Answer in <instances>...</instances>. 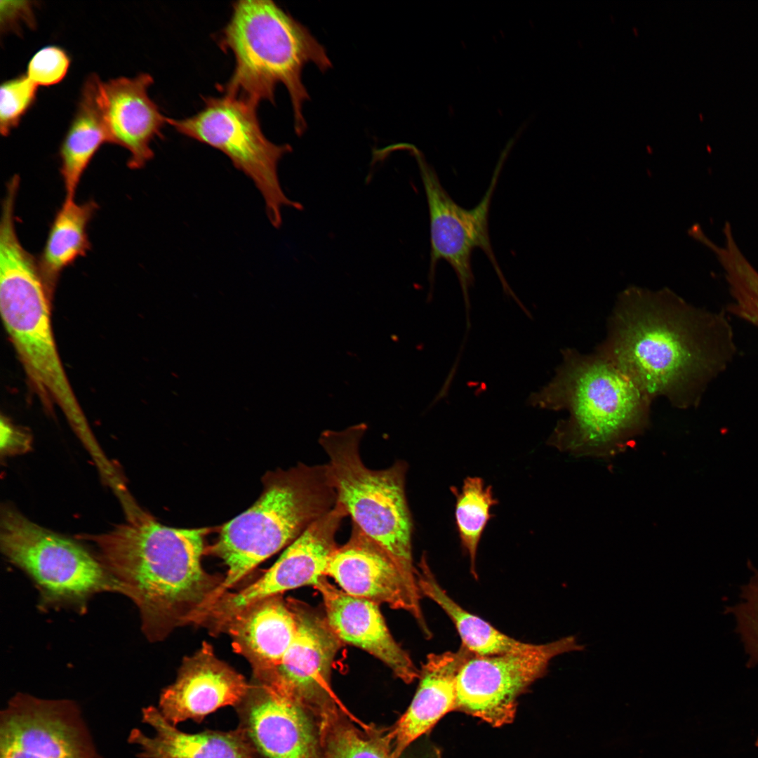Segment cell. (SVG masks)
I'll return each mask as SVG.
<instances>
[{
    "instance_id": "6da1fadb",
    "label": "cell",
    "mask_w": 758,
    "mask_h": 758,
    "mask_svg": "<svg viewBox=\"0 0 758 758\" xmlns=\"http://www.w3.org/2000/svg\"><path fill=\"white\" fill-rule=\"evenodd\" d=\"M649 397L679 408L696 407L736 356L723 313L698 308L668 289L622 292L597 349Z\"/></svg>"
},
{
    "instance_id": "7a4b0ae2",
    "label": "cell",
    "mask_w": 758,
    "mask_h": 758,
    "mask_svg": "<svg viewBox=\"0 0 758 758\" xmlns=\"http://www.w3.org/2000/svg\"><path fill=\"white\" fill-rule=\"evenodd\" d=\"M204 533L162 525L140 511L107 533L86 536L138 607L142 630L152 642L197 625L223 581L202 567Z\"/></svg>"
},
{
    "instance_id": "3957f363",
    "label": "cell",
    "mask_w": 758,
    "mask_h": 758,
    "mask_svg": "<svg viewBox=\"0 0 758 758\" xmlns=\"http://www.w3.org/2000/svg\"><path fill=\"white\" fill-rule=\"evenodd\" d=\"M552 379L527 404L566 410L547 444L576 456L609 458L626 449L649 423L652 399L612 360L597 350L561 351Z\"/></svg>"
},
{
    "instance_id": "277c9868",
    "label": "cell",
    "mask_w": 758,
    "mask_h": 758,
    "mask_svg": "<svg viewBox=\"0 0 758 758\" xmlns=\"http://www.w3.org/2000/svg\"><path fill=\"white\" fill-rule=\"evenodd\" d=\"M219 45L230 51L234 68L219 89L224 95L258 107L275 102L279 84L288 91L298 135L307 124L303 107L310 95L302 79L304 67L312 63L321 72L332 67L325 48L310 30L271 0H240L232 4L230 20Z\"/></svg>"
},
{
    "instance_id": "5b68a950",
    "label": "cell",
    "mask_w": 758,
    "mask_h": 758,
    "mask_svg": "<svg viewBox=\"0 0 758 758\" xmlns=\"http://www.w3.org/2000/svg\"><path fill=\"white\" fill-rule=\"evenodd\" d=\"M255 503L221 528L211 552L227 567L211 606L258 564L297 539L337 503L326 464L268 472ZM209 606V608H210Z\"/></svg>"
},
{
    "instance_id": "8992f818",
    "label": "cell",
    "mask_w": 758,
    "mask_h": 758,
    "mask_svg": "<svg viewBox=\"0 0 758 758\" xmlns=\"http://www.w3.org/2000/svg\"><path fill=\"white\" fill-rule=\"evenodd\" d=\"M15 218L0 221V310L23 368L41 399L55 404L81 437L90 433L52 329L48 288L37 259L21 244Z\"/></svg>"
},
{
    "instance_id": "52a82bcc",
    "label": "cell",
    "mask_w": 758,
    "mask_h": 758,
    "mask_svg": "<svg viewBox=\"0 0 758 758\" xmlns=\"http://www.w3.org/2000/svg\"><path fill=\"white\" fill-rule=\"evenodd\" d=\"M367 426L360 423L340 431L326 430L319 443L328 456L326 463L337 503L363 533L381 546L408 579L418 585L413 564V523L406 495L405 461L383 470L363 463L360 443Z\"/></svg>"
},
{
    "instance_id": "ba28073f",
    "label": "cell",
    "mask_w": 758,
    "mask_h": 758,
    "mask_svg": "<svg viewBox=\"0 0 758 758\" xmlns=\"http://www.w3.org/2000/svg\"><path fill=\"white\" fill-rule=\"evenodd\" d=\"M1 550L37 586L46 606L83 609L103 592L124 595L121 584L98 558L78 543L31 521L11 506L1 514Z\"/></svg>"
},
{
    "instance_id": "9c48e42d",
    "label": "cell",
    "mask_w": 758,
    "mask_h": 758,
    "mask_svg": "<svg viewBox=\"0 0 758 758\" xmlns=\"http://www.w3.org/2000/svg\"><path fill=\"white\" fill-rule=\"evenodd\" d=\"M204 101V107L194 115L182 119L168 118V124L179 133L225 154L252 180L262 197L272 225L280 227L284 208H303L286 195L278 175V164L292 152V147L275 144L266 138L257 106L227 95L206 97Z\"/></svg>"
},
{
    "instance_id": "30bf717a",
    "label": "cell",
    "mask_w": 758,
    "mask_h": 758,
    "mask_svg": "<svg viewBox=\"0 0 758 758\" xmlns=\"http://www.w3.org/2000/svg\"><path fill=\"white\" fill-rule=\"evenodd\" d=\"M585 646L568 636L524 650L492 656L470 653L456 677V710L493 726L514 719L518 698L547 672L554 657Z\"/></svg>"
},
{
    "instance_id": "8fae6325",
    "label": "cell",
    "mask_w": 758,
    "mask_h": 758,
    "mask_svg": "<svg viewBox=\"0 0 758 758\" xmlns=\"http://www.w3.org/2000/svg\"><path fill=\"white\" fill-rule=\"evenodd\" d=\"M408 147L411 149L418 165L429 210L430 285H433L437 263L441 260L446 261L458 277L468 312L469 290L474 281L472 255L473 251L479 248L488 258L506 293L518 300L501 272L492 249L488 231L491 201L504 158L498 163L489 186L481 201L474 208L466 209L454 201L444 190L435 171L426 162L422 154L413 147Z\"/></svg>"
},
{
    "instance_id": "7c38bea8",
    "label": "cell",
    "mask_w": 758,
    "mask_h": 758,
    "mask_svg": "<svg viewBox=\"0 0 758 758\" xmlns=\"http://www.w3.org/2000/svg\"><path fill=\"white\" fill-rule=\"evenodd\" d=\"M0 758H102L78 705L18 693L0 714Z\"/></svg>"
},
{
    "instance_id": "4fadbf2b",
    "label": "cell",
    "mask_w": 758,
    "mask_h": 758,
    "mask_svg": "<svg viewBox=\"0 0 758 758\" xmlns=\"http://www.w3.org/2000/svg\"><path fill=\"white\" fill-rule=\"evenodd\" d=\"M347 516L345 508L336 503L291 543L260 578L236 592L223 594L206 612L204 626L218 634L232 616L258 601L305 585L315 587L326 576L330 558L338 547L336 533Z\"/></svg>"
},
{
    "instance_id": "5bb4252c",
    "label": "cell",
    "mask_w": 758,
    "mask_h": 758,
    "mask_svg": "<svg viewBox=\"0 0 758 758\" xmlns=\"http://www.w3.org/2000/svg\"><path fill=\"white\" fill-rule=\"evenodd\" d=\"M235 709L257 758H323L319 717L285 692L253 679Z\"/></svg>"
},
{
    "instance_id": "9a60e30c",
    "label": "cell",
    "mask_w": 758,
    "mask_h": 758,
    "mask_svg": "<svg viewBox=\"0 0 758 758\" xmlns=\"http://www.w3.org/2000/svg\"><path fill=\"white\" fill-rule=\"evenodd\" d=\"M289 601L297 620L295 636L274 671L259 682L285 692L319 717L336 707L348 710L331 688L341 641L326 618L299 601Z\"/></svg>"
},
{
    "instance_id": "2e32d148",
    "label": "cell",
    "mask_w": 758,
    "mask_h": 758,
    "mask_svg": "<svg viewBox=\"0 0 758 758\" xmlns=\"http://www.w3.org/2000/svg\"><path fill=\"white\" fill-rule=\"evenodd\" d=\"M326 576L348 594L410 613L430 634L418 585L408 579L389 553L354 524L347 542L332 554Z\"/></svg>"
},
{
    "instance_id": "e0dca14e",
    "label": "cell",
    "mask_w": 758,
    "mask_h": 758,
    "mask_svg": "<svg viewBox=\"0 0 758 758\" xmlns=\"http://www.w3.org/2000/svg\"><path fill=\"white\" fill-rule=\"evenodd\" d=\"M249 686L242 674L215 656L210 644L203 642L184 658L175 681L162 691L157 708L175 726L187 720L201 723L218 709L237 706Z\"/></svg>"
},
{
    "instance_id": "ac0fdd59",
    "label": "cell",
    "mask_w": 758,
    "mask_h": 758,
    "mask_svg": "<svg viewBox=\"0 0 758 758\" xmlns=\"http://www.w3.org/2000/svg\"><path fill=\"white\" fill-rule=\"evenodd\" d=\"M152 77L142 73L135 77L100 80L98 102L109 142L129 152L127 162L131 169L143 168L154 157L151 143L162 138L168 118L149 98Z\"/></svg>"
},
{
    "instance_id": "d6986e66",
    "label": "cell",
    "mask_w": 758,
    "mask_h": 758,
    "mask_svg": "<svg viewBox=\"0 0 758 758\" xmlns=\"http://www.w3.org/2000/svg\"><path fill=\"white\" fill-rule=\"evenodd\" d=\"M315 587L323 599L326 622L341 642L378 658L405 683L419 678L420 670L392 636L378 604L348 594L325 577Z\"/></svg>"
},
{
    "instance_id": "ffe728a7",
    "label": "cell",
    "mask_w": 758,
    "mask_h": 758,
    "mask_svg": "<svg viewBox=\"0 0 758 758\" xmlns=\"http://www.w3.org/2000/svg\"><path fill=\"white\" fill-rule=\"evenodd\" d=\"M296 632V617L289 600L277 594L238 612L220 633L230 636L234 651L250 663L253 679L262 681L277 668Z\"/></svg>"
},
{
    "instance_id": "44dd1931",
    "label": "cell",
    "mask_w": 758,
    "mask_h": 758,
    "mask_svg": "<svg viewBox=\"0 0 758 758\" xmlns=\"http://www.w3.org/2000/svg\"><path fill=\"white\" fill-rule=\"evenodd\" d=\"M469 654L461 646L456 651L427 656L411 703L391 729L393 758H398L446 713L456 710V677Z\"/></svg>"
},
{
    "instance_id": "7402d4cb",
    "label": "cell",
    "mask_w": 758,
    "mask_h": 758,
    "mask_svg": "<svg viewBox=\"0 0 758 758\" xmlns=\"http://www.w3.org/2000/svg\"><path fill=\"white\" fill-rule=\"evenodd\" d=\"M142 721L155 734L149 737L138 729L130 732L128 741L139 747L138 758H257L238 729L183 732L152 705L142 708Z\"/></svg>"
},
{
    "instance_id": "603a6c76",
    "label": "cell",
    "mask_w": 758,
    "mask_h": 758,
    "mask_svg": "<svg viewBox=\"0 0 758 758\" xmlns=\"http://www.w3.org/2000/svg\"><path fill=\"white\" fill-rule=\"evenodd\" d=\"M100 78L91 74L85 81L75 115L62 142L59 156L65 201L74 200L81 177L109 135L98 102Z\"/></svg>"
},
{
    "instance_id": "cb8c5ba5",
    "label": "cell",
    "mask_w": 758,
    "mask_h": 758,
    "mask_svg": "<svg viewBox=\"0 0 758 758\" xmlns=\"http://www.w3.org/2000/svg\"><path fill=\"white\" fill-rule=\"evenodd\" d=\"M417 580L422 595L435 602L448 616L460 637L462 646L477 656H492L519 651L531 644L517 640L494 627L456 603L439 585L426 557L418 564Z\"/></svg>"
},
{
    "instance_id": "d4e9b609",
    "label": "cell",
    "mask_w": 758,
    "mask_h": 758,
    "mask_svg": "<svg viewBox=\"0 0 758 758\" xmlns=\"http://www.w3.org/2000/svg\"><path fill=\"white\" fill-rule=\"evenodd\" d=\"M98 208L92 199L82 203L64 200L57 211L37 259L48 288L55 284L66 267L90 250L88 226Z\"/></svg>"
},
{
    "instance_id": "484cf974",
    "label": "cell",
    "mask_w": 758,
    "mask_h": 758,
    "mask_svg": "<svg viewBox=\"0 0 758 758\" xmlns=\"http://www.w3.org/2000/svg\"><path fill=\"white\" fill-rule=\"evenodd\" d=\"M366 725L339 707L323 713V758H393L391 729Z\"/></svg>"
},
{
    "instance_id": "4316f807",
    "label": "cell",
    "mask_w": 758,
    "mask_h": 758,
    "mask_svg": "<svg viewBox=\"0 0 758 758\" xmlns=\"http://www.w3.org/2000/svg\"><path fill=\"white\" fill-rule=\"evenodd\" d=\"M455 498V524L463 551L468 556L472 574L476 578V560L479 542L494 514L491 508L498 504L493 488L479 477H467L459 489L451 486Z\"/></svg>"
},
{
    "instance_id": "83f0119b",
    "label": "cell",
    "mask_w": 758,
    "mask_h": 758,
    "mask_svg": "<svg viewBox=\"0 0 758 758\" xmlns=\"http://www.w3.org/2000/svg\"><path fill=\"white\" fill-rule=\"evenodd\" d=\"M753 570L754 575L749 583L742 587L743 601L726 611L736 618V632L740 635L749 656L748 667L758 664V570Z\"/></svg>"
},
{
    "instance_id": "f1b7e54d",
    "label": "cell",
    "mask_w": 758,
    "mask_h": 758,
    "mask_svg": "<svg viewBox=\"0 0 758 758\" xmlns=\"http://www.w3.org/2000/svg\"><path fill=\"white\" fill-rule=\"evenodd\" d=\"M37 86L26 74L9 79L0 88V132L8 135L33 105Z\"/></svg>"
},
{
    "instance_id": "f546056e",
    "label": "cell",
    "mask_w": 758,
    "mask_h": 758,
    "mask_svg": "<svg viewBox=\"0 0 758 758\" xmlns=\"http://www.w3.org/2000/svg\"><path fill=\"white\" fill-rule=\"evenodd\" d=\"M69 63V58L63 49L55 46H46L32 56L26 75L37 86H52L63 79Z\"/></svg>"
},
{
    "instance_id": "4dcf8cb0",
    "label": "cell",
    "mask_w": 758,
    "mask_h": 758,
    "mask_svg": "<svg viewBox=\"0 0 758 758\" xmlns=\"http://www.w3.org/2000/svg\"><path fill=\"white\" fill-rule=\"evenodd\" d=\"M32 1H1V29L17 30L21 22L33 27L35 23Z\"/></svg>"
},
{
    "instance_id": "1f68e13d",
    "label": "cell",
    "mask_w": 758,
    "mask_h": 758,
    "mask_svg": "<svg viewBox=\"0 0 758 758\" xmlns=\"http://www.w3.org/2000/svg\"><path fill=\"white\" fill-rule=\"evenodd\" d=\"M1 450L6 453L23 451L27 448L28 439L8 420H1Z\"/></svg>"
},
{
    "instance_id": "d6a6232c",
    "label": "cell",
    "mask_w": 758,
    "mask_h": 758,
    "mask_svg": "<svg viewBox=\"0 0 758 758\" xmlns=\"http://www.w3.org/2000/svg\"><path fill=\"white\" fill-rule=\"evenodd\" d=\"M398 758H441L439 750L425 743L409 745Z\"/></svg>"
},
{
    "instance_id": "836d02e7",
    "label": "cell",
    "mask_w": 758,
    "mask_h": 758,
    "mask_svg": "<svg viewBox=\"0 0 758 758\" xmlns=\"http://www.w3.org/2000/svg\"><path fill=\"white\" fill-rule=\"evenodd\" d=\"M756 745L758 747V740H757Z\"/></svg>"
}]
</instances>
